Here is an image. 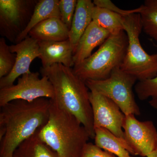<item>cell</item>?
<instances>
[{
    "instance_id": "obj_1",
    "label": "cell",
    "mask_w": 157,
    "mask_h": 157,
    "mask_svg": "<svg viewBox=\"0 0 157 157\" xmlns=\"http://www.w3.org/2000/svg\"><path fill=\"white\" fill-rule=\"evenodd\" d=\"M51 104V99L41 98L14 100L1 107L0 157L13 155L20 144L46 124Z\"/></svg>"
},
{
    "instance_id": "obj_2",
    "label": "cell",
    "mask_w": 157,
    "mask_h": 157,
    "mask_svg": "<svg viewBox=\"0 0 157 157\" xmlns=\"http://www.w3.org/2000/svg\"><path fill=\"white\" fill-rule=\"evenodd\" d=\"M42 76L48 77L53 86V103L60 109L74 116L94 139L93 114L89 89L85 82L76 76L73 68L61 64L41 67Z\"/></svg>"
},
{
    "instance_id": "obj_3",
    "label": "cell",
    "mask_w": 157,
    "mask_h": 157,
    "mask_svg": "<svg viewBox=\"0 0 157 157\" xmlns=\"http://www.w3.org/2000/svg\"><path fill=\"white\" fill-rule=\"evenodd\" d=\"M39 137L59 157H80L90 137L76 117L60 109L51 100L48 122Z\"/></svg>"
},
{
    "instance_id": "obj_4",
    "label": "cell",
    "mask_w": 157,
    "mask_h": 157,
    "mask_svg": "<svg viewBox=\"0 0 157 157\" xmlns=\"http://www.w3.org/2000/svg\"><path fill=\"white\" fill-rule=\"evenodd\" d=\"M128 45V37L124 31L116 35H110L96 52L74 66L73 72L85 82L88 80L107 79L114 69L120 67Z\"/></svg>"
},
{
    "instance_id": "obj_5",
    "label": "cell",
    "mask_w": 157,
    "mask_h": 157,
    "mask_svg": "<svg viewBox=\"0 0 157 157\" xmlns=\"http://www.w3.org/2000/svg\"><path fill=\"white\" fill-rule=\"evenodd\" d=\"M124 30L127 34L128 45L120 69L135 76L138 81L154 78L157 75V53L150 55L140 44L139 36L142 26L139 13L123 17Z\"/></svg>"
},
{
    "instance_id": "obj_6",
    "label": "cell",
    "mask_w": 157,
    "mask_h": 157,
    "mask_svg": "<svg viewBox=\"0 0 157 157\" xmlns=\"http://www.w3.org/2000/svg\"><path fill=\"white\" fill-rule=\"evenodd\" d=\"M137 79L117 67L105 80L85 82L90 90H94L109 98L120 108L125 115H140V109L135 100L133 88Z\"/></svg>"
},
{
    "instance_id": "obj_7",
    "label": "cell",
    "mask_w": 157,
    "mask_h": 157,
    "mask_svg": "<svg viewBox=\"0 0 157 157\" xmlns=\"http://www.w3.org/2000/svg\"><path fill=\"white\" fill-rule=\"evenodd\" d=\"M38 0H0V34L15 44L30 22Z\"/></svg>"
},
{
    "instance_id": "obj_8",
    "label": "cell",
    "mask_w": 157,
    "mask_h": 157,
    "mask_svg": "<svg viewBox=\"0 0 157 157\" xmlns=\"http://www.w3.org/2000/svg\"><path fill=\"white\" fill-rule=\"evenodd\" d=\"M39 72H30L17 78V83L0 89V107L14 100L31 102L41 98L53 100L52 85L47 76L39 78Z\"/></svg>"
},
{
    "instance_id": "obj_9",
    "label": "cell",
    "mask_w": 157,
    "mask_h": 157,
    "mask_svg": "<svg viewBox=\"0 0 157 157\" xmlns=\"http://www.w3.org/2000/svg\"><path fill=\"white\" fill-rule=\"evenodd\" d=\"M89 99L92 109L94 128L107 129L128 144L123 129L125 115L119 107L112 100L94 90H90Z\"/></svg>"
},
{
    "instance_id": "obj_10",
    "label": "cell",
    "mask_w": 157,
    "mask_h": 157,
    "mask_svg": "<svg viewBox=\"0 0 157 157\" xmlns=\"http://www.w3.org/2000/svg\"><path fill=\"white\" fill-rule=\"evenodd\" d=\"M123 129L131 154L147 157L156 148L157 131L152 121H140L128 114L125 117Z\"/></svg>"
},
{
    "instance_id": "obj_11",
    "label": "cell",
    "mask_w": 157,
    "mask_h": 157,
    "mask_svg": "<svg viewBox=\"0 0 157 157\" xmlns=\"http://www.w3.org/2000/svg\"><path fill=\"white\" fill-rule=\"evenodd\" d=\"M9 48L16 54V61L11 73L0 78V89L11 86L20 77L30 73L31 63L40 55L39 41L29 36L21 42L9 45Z\"/></svg>"
},
{
    "instance_id": "obj_12",
    "label": "cell",
    "mask_w": 157,
    "mask_h": 157,
    "mask_svg": "<svg viewBox=\"0 0 157 157\" xmlns=\"http://www.w3.org/2000/svg\"><path fill=\"white\" fill-rule=\"evenodd\" d=\"M42 67L47 68L56 64L74 67V48L70 40L60 42L39 41Z\"/></svg>"
},
{
    "instance_id": "obj_13",
    "label": "cell",
    "mask_w": 157,
    "mask_h": 157,
    "mask_svg": "<svg viewBox=\"0 0 157 157\" xmlns=\"http://www.w3.org/2000/svg\"><path fill=\"white\" fill-rule=\"evenodd\" d=\"M110 35L109 31L92 21L78 40L74 49V66L89 57L92 54L94 49L99 45L101 46Z\"/></svg>"
},
{
    "instance_id": "obj_14",
    "label": "cell",
    "mask_w": 157,
    "mask_h": 157,
    "mask_svg": "<svg viewBox=\"0 0 157 157\" xmlns=\"http://www.w3.org/2000/svg\"><path fill=\"white\" fill-rule=\"evenodd\" d=\"M69 32L70 29L61 19L53 17L35 26L29 36L39 42H60L69 39Z\"/></svg>"
},
{
    "instance_id": "obj_15",
    "label": "cell",
    "mask_w": 157,
    "mask_h": 157,
    "mask_svg": "<svg viewBox=\"0 0 157 157\" xmlns=\"http://www.w3.org/2000/svg\"><path fill=\"white\" fill-rule=\"evenodd\" d=\"M95 5L91 0H77L73 16L69 38L74 49L78 40L92 21L93 10Z\"/></svg>"
},
{
    "instance_id": "obj_16",
    "label": "cell",
    "mask_w": 157,
    "mask_h": 157,
    "mask_svg": "<svg viewBox=\"0 0 157 157\" xmlns=\"http://www.w3.org/2000/svg\"><path fill=\"white\" fill-rule=\"evenodd\" d=\"M59 1V0H38L28 25L17 38L15 44L25 39L29 36L31 30L39 23L53 17L60 19Z\"/></svg>"
},
{
    "instance_id": "obj_17",
    "label": "cell",
    "mask_w": 157,
    "mask_h": 157,
    "mask_svg": "<svg viewBox=\"0 0 157 157\" xmlns=\"http://www.w3.org/2000/svg\"><path fill=\"white\" fill-rule=\"evenodd\" d=\"M95 144L117 157H132L128 145L107 129L94 128Z\"/></svg>"
},
{
    "instance_id": "obj_18",
    "label": "cell",
    "mask_w": 157,
    "mask_h": 157,
    "mask_svg": "<svg viewBox=\"0 0 157 157\" xmlns=\"http://www.w3.org/2000/svg\"><path fill=\"white\" fill-rule=\"evenodd\" d=\"M40 129L19 144L13 153V157H59L39 137Z\"/></svg>"
},
{
    "instance_id": "obj_19",
    "label": "cell",
    "mask_w": 157,
    "mask_h": 157,
    "mask_svg": "<svg viewBox=\"0 0 157 157\" xmlns=\"http://www.w3.org/2000/svg\"><path fill=\"white\" fill-rule=\"evenodd\" d=\"M123 17L108 9L95 6L92 21L109 31L111 35H116L124 31L122 25Z\"/></svg>"
},
{
    "instance_id": "obj_20",
    "label": "cell",
    "mask_w": 157,
    "mask_h": 157,
    "mask_svg": "<svg viewBox=\"0 0 157 157\" xmlns=\"http://www.w3.org/2000/svg\"><path fill=\"white\" fill-rule=\"evenodd\" d=\"M140 7L142 30L157 43V0H145Z\"/></svg>"
},
{
    "instance_id": "obj_21",
    "label": "cell",
    "mask_w": 157,
    "mask_h": 157,
    "mask_svg": "<svg viewBox=\"0 0 157 157\" xmlns=\"http://www.w3.org/2000/svg\"><path fill=\"white\" fill-rule=\"evenodd\" d=\"M16 55L12 53L5 38L0 39V78L7 76L14 68Z\"/></svg>"
},
{
    "instance_id": "obj_22",
    "label": "cell",
    "mask_w": 157,
    "mask_h": 157,
    "mask_svg": "<svg viewBox=\"0 0 157 157\" xmlns=\"http://www.w3.org/2000/svg\"><path fill=\"white\" fill-rule=\"evenodd\" d=\"M135 90L140 101L149 98H157V75L153 78L138 81L135 85Z\"/></svg>"
},
{
    "instance_id": "obj_23",
    "label": "cell",
    "mask_w": 157,
    "mask_h": 157,
    "mask_svg": "<svg viewBox=\"0 0 157 157\" xmlns=\"http://www.w3.org/2000/svg\"><path fill=\"white\" fill-rule=\"evenodd\" d=\"M77 2L76 0L59 1V7L60 19L70 30L76 10Z\"/></svg>"
},
{
    "instance_id": "obj_24",
    "label": "cell",
    "mask_w": 157,
    "mask_h": 157,
    "mask_svg": "<svg viewBox=\"0 0 157 157\" xmlns=\"http://www.w3.org/2000/svg\"><path fill=\"white\" fill-rule=\"evenodd\" d=\"M93 2L95 6L108 9L124 17L131 14L139 13L140 11V7L137 9H132V10L121 9L118 8L117 6H115L111 1L109 0H94Z\"/></svg>"
},
{
    "instance_id": "obj_25",
    "label": "cell",
    "mask_w": 157,
    "mask_h": 157,
    "mask_svg": "<svg viewBox=\"0 0 157 157\" xmlns=\"http://www.w3.org/2000/svg\"><path fill=\"white\" fill-rule=\"evenodd\" d=\"M80 157H117L98 147L95 144L88 142L83 149Z\"/></svg>"
},
{
    "instance_id": "obj_26",
    "label": "cell",
    "mask_w": 157,
    "mask_h": 157,
    "mask_svg": "<svg viewBox=\"0 0 157 157\" xmlns=\"http://www.w3.org/2000/svg\"><path fill=\"white\" fill-rule=\"evenodd\" d=\"M146 157H157V147L154 151L147 155Z\"/></svg>"
},
{
    "instance_id": "obj_27",
    "label": "cell",
    "mask_w": 157,
    "mask_h": 157,
    "mask_svg": "<svg viewBox=\"0 0 157 157\" xmlns=\"http://www.w3.org/2000/svg\"><path fill=\"white\" fill-rule=\"evenodd\" d=\"M6 157H13V155H11L8 156H7Z\"/></svg>"
}]
</instances>
